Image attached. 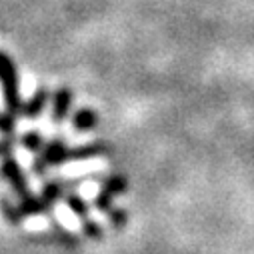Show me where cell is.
Wrapping results in <instances>:
<instances>
[{
    "instance_id": "1",
    "label": "cell",
    "mask_w": 254,
    "mask_h": 254,
    "mask_svg": "<svg viewBox=\"0 0 254 254\" xmlns=\"http://www.w3.org/2000/svg\"><path fill=\"white\" fill-rule=\"evenodd\" d=\"M0 82H2L6 110L14 116H20L22 102H20V88H18V72L14 66V60L2 50H0Z\"/></svg>"
},
{
    "instance_id": "2",
    "label": "cell",
    "mask_w": 254,
    "mask_h": 254,
    "mask_svg": "<svg viewBox=\"0 0 254 254\" xmlns=\"http://www.w3.org/2000/svg\"><path fill=\"white\" fill-rule=\"evenodd\" d=\"M66 160H70V148L66 146V142L62 138H54L50 142L44 144V148L40 150V154L34 158L32 162V172L42 176L46 174V170L50 166H58V164H64Z\"/></svg>"
},
{
    "instance_id": "3",
    "label": "cell",
    "mask_w": 254,
    "mask_h": 254,
    "mask_svg": "<svg viewBox=\"0 0 254 254\" xmlns=\"http://www.w3.org/2000/svg\"><path fill=\"white\" fill-rule=\"evenodd\" d=\"M0 174H2V176H4V180L12 186L14 194H16L20 200H24V198H28V196H30L28 182H26L24 172H22L20 164L16 162V158L6 156V158H4V162H2V166H0Z\"/></svg>"
},
{
    "instance_id": "4",
    "label": "cell",
    "mask_w": 254,
    "mask_h": 254,
    "mask_svg": "<svg viewBox=\"0 0 254 254\" xmlns=\"http://www.w3.org/2000/svg\"><path fill=\"white\" fill-rule=\"evenodd\" d=\"M74 94L70 88H58L52 96V122H64L70 114Z\"/></svg>"
},
{
    "instance_id": "5",
    "label": "cell",
    "mask_w": 254,
    "mask_h": 254,
    "mask_svg": "<svg viewBox=\"0 0 254 254\" xmlns=\"http://www.w3.org/2000/svg\"><path fill=\"white\" fill-rule=\"evenodd\" d=\"M46 104H48V90H46V88H40V90H36V92L32 94V98H28V100L22 104L20 116L34 120V118H38V116L42 114V110L46 108Z\"/></svg>"
},
{
    "instance_id": "6",
    "label": "cell",
    "mask_w": 254,
    "mask_h": 254,
    "mask_svg": "<svg viewBox=\"0 0 254 254\" xmlns=\"http://www.w3.org/2000/svg\"><path fill=\"white\" fill-rule=\"evenodd\" d=\"M50 208H52V204H50L42 194H40V196H32V194H30L28 198L20 200V204H18V212H20L22 218L46 214V212H50Z\"/></svg>"
},
{
    "instance_id": "7",
    "label": "cell",
    "mask_w": 254,
    "mask_h": 254,
    "mask_svg": "<svg viewBox=\"0 0 254 254\" xmlns=\"http://www.w3.org/2000/svg\"><path fill=\"white\" fill-rule=\"evenodd\" d=\"M76 184H78V182H70V180H66V182H62V180H50V182H46L44 188H42V196L52 204V202H56L58 198L66 196L68 190L74 188Z\"/></svg>"
},
{
    "instance_id": "8",
    "label": "cell",
    "mask_w": 254,
    "mask_h": 254,
    "mask_svg": "<svg viewBox=\"0 0 254 254\" xmlns=\"http://www.w3.org/2000/svg\"><path fill=\"white\" fill-rule=\"evenodd\" d=\"M96 124H98V114L92 108H80L72 116V126L76 128V132H90L92 128H96Z\"/></svg>"
},
{
    "instance_id": "9",
    "label": "cell",
    "mask_w": 254,
    "mask_h": 254,
    "mask_svg": "<svg viewBox=\"0 0 254 254\" xmlns=\"http://www.w3.org/2000/svg\"><path fill=\"white\" fill-rule=\"evenodd\" d=\"M106 152H108V144L90 142V144L70 148V160H86V158H94V156H100V154H106Z\"/></svg>"
},
{
    "instance_id": "10",
    "label": "cell",
    "mask_w": 254,
    "mask_h": 254,
    "mask_svg": "<svg viewBox=\"0 0 254 254\" xmlns=\"http://www.w3.org/2000/svg\"><path fill=\"white\" fill-rule=\"evenodd\" d=\"M102 188L108 190L110 194L118 196V194L124 192L126 188H128V180H126V176H122V174H110V176H106L102 180Z\"/></svg>"
},
{
    "instance_id": "11",
    "label": "cell",
    "mask_w": 254,
    "mask_h": 254,
    "mask_svg": "<svg viewBox=\"0 0 254 254\" xmlns=\"http://www.w3.org/2000/svg\"><path fill=\"white\" fill-rule=\"evenodd\" d=\"M20 144H22L26 150H30V152H40L46 142H44V138H42L40 132H26V134L20 138Z\"/></svg>"
},
{
    "instance_id": "12",
    "label": "cell",
    "mask_w": 254,
    "mask_h": 254,
    "mask_svg": "<svg viewBox=\"0 0 254 254\" xmlns=\"http://www.w3.org/2000/svg\"><path fill=\"white\" fill-rule=\"evenodd\" d=\"M66 202H68L70 210H72L76 216H80L82 220L88 218V206H86V202H84L80 196H76V194H66Z\"/></svg>"
},
{
    "instance_id": "13",
    "label": "cell",
    "mask_w": 254,
    "mask_h": 254,
    "mask_svg": "<svg viewBox=\"0 0 254 254\" xmlns=\"http://www.w3.org/2000/svg\"><path fill=\"white\" fill-rule=\"evenodd\" d=\"M0 210H2L4 218H6L8 222H12V224H18V222L22 220V216H20V212H18V206H14L8 198L0 200Z\"/></svg>"
},
{
    "instance_id": "14",
    "label": "cell",
    "mask_w": 254,
    "mask_h": 254,
    "mask_svg": "<svg viewBox=\"0 0 254 254\" xmlns=\"http://www.w3.org/2000/svg\"><path fill=\"white\" fill-rule=\"evenodd\" d=\"M16 128V116L10 112H0V132L4 136H14Z\"/></svg>"
},
{
    "instance_id": "15",
    "label": "cell",
    "mask_w": 254,
    "mask_h": 254,
    "mask_svg": "<svg viewBox=\"0 0 254 254\" xmlns=\"http://www.w3.org/2000/svg\"><path fill=\"white\" fill-rule=\"evenodd\" d=\"M112 198H114V194H110L108 190L100 188V192H98V196H96V200H94V206H96L100 212L108 214V212L112 210Z\"/></svg>"
},
{
    "instance_id": "16",
    "label": "cell",
    "mask_w": 254,
    "mask_h": 254,
    "mask_svg": "<svg viewBox=\"0 0 254 254\" xmlns=\"http://www.w3.org/2000/svg\"><path fill=\"white\" fill-rule=\"evenodd\" d=\"M108 220L114 228H122L126 224V220H128V216H126V210H122V208H112L108 212Z\"/></svg>"
},
{
    "instance_id": "17",
    "label": "cell",
    "mask_w": 254,
    "mask_h": 254,
    "mask_svg": "<svg viewBox=\"0 0 254 254\" xmlns=\"http://www.w3.org/2000/svg\"><path fill=\"white\" fill-rule=\"evenodd\" d=\"M82 230H84V234L86 236H90V238H100L102 236V226L98 224V222H94V220H82Z\"/></svg>"
},
{
    "instance_id": "18",
    "label": "cell",
    "mask_w": 254,
    "mask_h": 254,
    "mask_svg": "<svg viewBox=\"0 0 254 254\" xmlns=\"http://www.w3.org/2000/svg\"><path fill=\"white\" fill-rule=\"evenodd\" d=\"M14 136H4L0 140V158H6V156H12V150H14Z\"/></svg>"
}]
</instances>
